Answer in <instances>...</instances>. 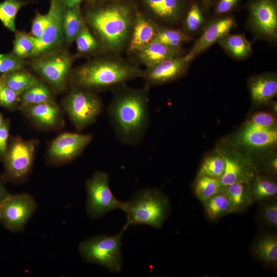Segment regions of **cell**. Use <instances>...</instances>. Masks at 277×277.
<instances>
[{"mask_svg":"<svg viewBox=\"0 0 277 277\" xmlns=\"http://www.w3.org/2000/svg\"><path fill=\"white\" fill-rule=\"evenodd\" d=\"M125 226L147 225L156 229L162 227L169 212L167 196L156 188L140 189L125 202Z\"/></svg>","mask_w":277,"mask_h":277,"instance_id":"cell-4","label":"cell"},{"mask_svg":"<svg viewBox=\"0 0 277 277\" xmlns=\"http://www.w3.org/2000/svg\"><path fill=\"white\" fill-rule=\"evenodd\" d=\"M66 8L80 6L82 0H61Z\"/></svg>","mask_w":277,"mask_h":277,"instance_id":"cell-46","label":"cell"},{"mask_svg":"<svg viewBox=\"0 0 277 277\" xmlns=\"http://www.w3.org/2000/svg\"><path fill=\"white\" fill-rule=\"evenodd\" d=\"M9 124L4 121L0 126V157L4 159L7 151V141L9 136Z\"/></svg>","mask_w":277,"mask_h":277,"instance_id":"cell-44","label":"cell"},{"mask_svg":"<svg viewBox=\"0 0 277 277\" xmlns=\"http://www.w3.org/2000/svg\"><path fill=\"white\" fill-rule=\"evenodd\" d=\"M190 63L185 57L177 56L166 60L144 71L143 77L148 87L163 84L179 77Z\"/></svg>","mask_w":277,"mask_h":277,"instance_id":"cell-15","label":"cell"},{"mask_svg":"<svg viewBox=\"0 0 277 277\" xmlns=\"http://www.w3.org/2000/svg\"><path fill=\"white\" fill-rule=\"evenodd\" d=\"M148 11L158 21L168 24L179 22L186 14L189 0H141Z\"/></svg>","mask_w":277,"mask_h":277,"instance_id":"cell-16","label":"cell"},{"mask_svg":"<svg viewBox=\"0 0 277 277\" xmlns=\"http://www.w3.org/2000/svg\"><path fill=\"white\" fill-rule=\"evenodd\" d=\"M66 8L61 0H50L49 22L39 38L33 37L34 47L31 56H39L60 47L63 38L62 19Z\"/></svg>","mask_w":277,"mask_h":277,"instance_id":"cell-11","label":"cell"},{"mask_svg":"<svg viewBox=\"0 0 277 277\" xmlns=\"http://www.w3.org/2000/svg\"><path fill=\"white\" fill-rule=\"evenodd\" d=\"M33 37L24 32H17L13 42L12 53L16 56L25 58L31 56L33 50Z\"/></svg>","mask_w":277,"mask_h":277,"instance_id":"cell-37","label":"cell"},{"mask_svg":"<svg viewBox=\"0 0 277 277\" xmlns=\"http://www.w3.org/2000/svg\"><path fill=\"white\" fill-rule=\"evenodd\" d=\"M218 43L230 55L237 59L245 58L251 52V44L243 35L227 34Z\"/></svg>","mask_w":277,"mask_h":277,"instance_id":"cell-27","label":"cell"},{"mask_svg":"<svg viewBox=\"0 0 277 277\" xmlns=\"http://www.w3.org/2000/svg\"><path fill=\"white\" fill-rule=\"evenodd\" d=\"M19 99L22 106L54 102L51 90L41 82L20 95Z\"/></svg>","mask_w":277,"mask_h":277,"instance_id":"cell-31","label":"cell"},{"mask_svg":"<svg viewBox=\"0 0 277 277\" xmlns=\"http://www.w3.org/2000/svg\"><path fill=\"white\" fill-rule=\"evenodd\" d=\"M86 188V211L92 219L101 217L112 210H123L125 202L117 200L113 195L109 187V176L107 173L95 172L87 181Z\"/></svg>","mask_w":277,"mask_h":277,"instance_id":"cell-6","label":"cell"},{"mask_svg":"<svg viewBox=\"0 0 277 277\" xmlns=\"http://www.w3.org/2000/svg\"><path fill=\"white\" fill-rule=\"evenodd\" d=\"M144 71L125 61L111 58L91 61L71 72L76 88L89 91L115 89L130 80L142 77Z\"/></svg>","mask_w":277,"mask_h":277,"instance_id":"cell-3","label":"cell"},{"mask_svg":"<svg viewBox=\"0 0 277 277\" xmlns=\"http://www.w3.org/2000/svg\"><path fill=\"white\" fill-rule=\"evenodd\" d=\"M250 183L238 182L224 187V191L230 200L234 212L240 211L253 203Z\"/></svg>","mask_w":277,"mask_h":277,"instance_id":"cell-24","label":"cell"},{"mask_svg":"<svg viewBox=\"0 0 277 277\" xmlns=\"http://www.w3.org/2000/svg\"><path fill=\"white\" fill-rule=\"evenodd\" d=\"M234 24L230 16H221L210 21L204 28L200 37L196 41L190 51L185 55L191 62L222 37L228 34Z\"/></svg>","mask_w":277,"mask_h":277,"instance_id":"cell-13","label":"cell"},{"mask_svg":"<svg viewBox=\"0 0 277 277\" xmlns=\"http://www.w3.org/2000/svg\"><path fill=\"white\" fill-rule=\"evenodd\" d=\"M203 5L191 2L186 13L185 27L187 31L194 32L199 30L204 21Z\"/></svg>","mask_w":277,"mask_h":277,"instance_id":"cell-35","label":"cell"},{"mask_svg":"<svg viewBox=\"0 0 277 277\" xmlns=\"http://www.w3.org/2000/svg\"><path fill=\"white\" fill-rule=\"evenodd\" d=\"M149 88L123 85L113 89L107 113L116 137L123 144L136 145L144 137L150 120Z\"/></svg>","mask_w":277,"mask_h":277,"instance_id":"cell-1","label":"cell"},{"mask_svg":"<svg viewBox=\"0 0 277 277\" xmlns=\"http://www.w3.org/2000/svg\"><path fill=\"white\" fill-rule=\"evenodd\" d=\"M254 256L270 267L277 266V237L274 234H264L255 241L252 247Z\"/></svg>","mask_w":277,"mask_h":277,"instance_id":"cell-23","label":"cell"},{"mask_svg":"<svg viewBox=\"0 0 277 277\" xmlns=\"http://www.w3.org/2000/svg\"><path fill=\"white\" fill-rule=\"evenodd\" d=\"M117 0H85L90 6H96Z\"/></svg>","mask_w":277,"mask_h":277,"instance_id":"cell-47","label":"cell"},{"mask_svg":"<svg viewBox=\"0 0 277 277\" xmlns=\"http://www.w3.org/2000/svg\"><path fill=\"white\" fill-rule=\"evenodd\" d=\"M71 65L70 55L58 49L36 57L32 62L33 69L58 91L65 88Z\"/></svg>","mask_w":277,"mask_h":277,"instance_id":"cell-8","label":"cell"},{"mask_svg":"<svg viewBox=\"0 0 277 277\" xmlns=\"http://www.w3.org/2000/svg\"><path fill=\"white\" fill-rule=\"evenodd\" d=\"M225 167L224 156L215 154L208 156L203 162L198 176H207L220 179Z\"/></svg>","mask_w":277,"mask_h":277,"instance_id":"cell-34","label":"cell"},{"mask_svg":"<svg viewBox=\"0 0 277 277\" xmlns=\"http://www.w3.org/2000/svg\"><path fill=\"white\" fill-rule=\"evenodd\" d=\"M84 22L80 6L66 8L63 16L62 29L68 43L70 44L75 40Z\"/></svg>","mask_w":277,"mask_h":277,"instance_id":"cell-26","label":"cell"},{"mask_svg":"<svg viewBox=\"0 0 277 277\" xmlns=\"http://www.w3.org/2000/svg\"><path fill=\"white\" fill-rule=\"evenodd\" d=\"M224 187L220 180L207 176H198L195 183L194 191L196 197L202 202L222 191Z\"/></svg>","mask_w":277,"mask_h":277,"instance_id":"cell-30","label":"cell"},{"mask_svg":"<svg viewBox=\"0 0 277 277\" xmlns=\"http://www.w3.org/2000/svg\"><path fill=\"white\" fill-rule=\"evenodd\" d=\"M32 196L26 193L10 194L0 205V220L13 232L25 227L36 208Z\"/></svg>","mask_w":277,"mask_h":277,"instance_id":"cell-9","label":"cell"},{"mask_svg":"<svg viewBox=\"0 0 277 277\" xmlns=\"http://www.w3.org/2000/svg\"><path fill=\"white\" fill-rule=\"evenodd\" d=\"M249 123L268 128H275L276 121L275 116L269 112H259L254 114Z\"/></svg>","mask_w":277,"mask_h":277,"instance_id":"cell-40","label":"cell"},{"mask_svg":"<svg viewBox=\"0 0 277 277\" xmlns=\"http://www.w3.org/2000/svg\"><path fill=\"white\" fill-rule=\"evenodd\" d=\"M206 8H209L212 5L214 0H199Z\"/></svg>","mask_w":277,"mask_h":277,"instance_id":"cell-48","label":"cell"},{"mask_svg":"<svg viewBox=\"0 0 277 277\" xmlns=\"http://www.w3.org/2000/svg\"><path fill=\"white\" fill-rule=\"evenodd\" d=\"M28 115L38 126L51 127L60 118L59 109L54 102L22 106Z\"/></svg>","mask_w":277,"mask_h":277,"instance_id":"cell-21","label":"cell"},{"mask_svg":"<svg viewBox=\"0 0 277 277\" xmlns=\"http://www.w3.org/2000/svg\"><path fill=\"white\" fill-rule=\"evenodd\" d=\"M128 228L112 236L98 235L81 243L78 251L87 262L100 265L110 271L120 272L122 268L121 239Z\"/></svg>","mask_w":277,"mask_h":277,"instance_id":"cell-5","label":"cell"},{"mask_svg":"<svg viewBox=\"0 0 277 277\" xmlns=\"http://www.w3.org/2000/svg\"><path fill=\"white\" fill-rule=\"evenodd\" d=\"M191 39L187 34L180 31L157 27V33L154 41L169 47L180 48L182 44Z\"/></svg>","mask_w":277,"mask_h":277,"instance_id":"cell-33","label":"cell"},{"mask_svg":"<svg viewBox=\"0 0 277 277\" xmlns=\"http://www.w3.org/2000/svg\"><path fill=\"white\" fill-rule=\"evenodd\" d=\"M239 1L240 0H214V12L220 15L228 13L235 7Z\"/></svg>","mask_w":277,"mask_h":277,"instance_id":"cell-43","label":"cell"},{"mask_svg":"<svg viewBox=\"0 0 277 277\" xmlns=\"http://www.w3.org/2000/svg\"><path fill=\"white\" fill-rule=\"evenodd\" d=\"M3 122H4V120L3 119V117H2V115H1V113H0V126L2 125Z\"/></svg>","mask_w":277,"mask_h":277,"instance_id":"cell-50","label":"cell"},{"mask_svg":"<svg viewBox=\"0 0 277 277\" xmlns=\"http://www.w3.org/2000/svg\"><path fill=\"white\" fill-rule=\"evenodd\" d=\"M157 27L143 14L135 13L130 37L129 51L136 53L152 42L156 35Z\"/></svg>","mask_w":277,"mask_h":277,"instance_id":"cell-17","label":"cell"},{"mask_svg":"<svg viewBox=\"0 0 277 277\" xmlns=\"http://www.w3.org/2000/svg\"><path fill=\"white\" fill-rule=\"evenodd\" d=\"M36 143L33 140L16 138L8 148L4 158L7 174L14 180L27 176L32 167Z\"/></svg>","mask_w":277,"mask_h":277,"instance_id":"cell-12","label":"cell"},{"mask_svg":"<svg viewBox=\"0 0 277 277\" xmlns=\"http://www.w3.org/2000/svg\"><path fill=\"white\" fill-rule=\"evenodd\" d=\"M1 205V204H0Z\"/></svg>","mask_w":277,"mask_h":277,"instance_id":"cell-51","label":"cell"},{"mask_svg":"<svg viewBox=\"0 0 277 277\" xmlns=\"http://www.w3.org/2000/svg\"><path fill=\"white\" fill-rule=\"evenodd\" d=\"M19 98L16 92L4 85L0 91V105L11 108L16 105Z\"/></svg>","mask_w":277,"mask_h":277,"instance_id":"cell-42","label":"cell"},{"mask_svg":"<svg viewBox=\"0 0 277 277\" xmlns=\"http://www.w3.org/2000/svg\"><path fill=\"white\" fill-rule=\"evenodd\" d=\"M25 65L24 58L19 57L12 53L0 54V73L21 70Z\"/></svg>","mask_w":277,"mask_h":277,"instance_id":"cell-38","label":"cell"},{"mask_svg":"<svg viewBox=\"0 0 277 277\" xmlns=\"http://www.w3.org/2000/svg\"><path fill=\"white\" fill-rule=\"evenodd\" d=\"M250 187L253 202L271 199L277 194L276 183L267 177L257 176Z\"/></svg>","mask_w":277,"mask_h":277,"instance_id":"cell-29","label":"cell"},{"mask_svg":"<svg viewBox=\"0 0 277 277\" xmlns=\"http://www.w3.org/2000/svg\"><path fill=\"white\" fill-rule=\"evenodd\" d=\"M3 181L0 179V204L10 195Z\"/></svg>","mask_w":277,"mask_h":277,"instance_id":"cell-45","label":"cell"},{"mask_svg":"<svg viewBox=\"0 0 277 277\" xmlns=\"http://www.w3.org/2000/svg\"><path fill=\"white\" fill-rule=\"evenodd\" d=\"M249 23L259 37L275 41L277 37L276 0H251L248 5Z\"/></svg>","mask_w":277,"mask_h":277,"instance_id":"cell-10","label":"cell"},{"mask_svg":"<svg viewBox=\"0 0 277 277\" xmlns=\"http://www.w3.org/2000/svg\"><path fill=\"white\" fill-rule=\"evenodd\" d=\"M253 101L257 104L266 103L277 94V80L275 75L265 74L253 78L250 84Z\"/></svg>","mask_w":277,"mask_h":277,"instance_id":"cell-22","label":"cell"},{"mask_svg":"<svg viewBox=\"0 0 277 277\" xmlns=\"http://www.w3.org/2000/svg\"><path fill=\"white\" fill-rule=\"evenodd\" d=\"M180 52V48L169 47L154 41L136 54L147 69L166 60L179 56Z\"/></svg>","mask_w":277,"mask_h":277,"instance_id":"cell-19","label":"cell"},{"mask_svg":"<svg viewBox=\"0 0 277 277\" xmlns=\"http://www.w3.org/2000/svg\"><path fill=\"white\" fill-rule=\"evenodd\" d=\"M203 203L207 215L212 220L217 219L234 212L224 190Z\"/></svg>","mask_w":277,"mask_h":277,"instance_id":"cell-28","label":"cell"},{"mask_svg":"<svg viewBox=\"0 0 277 277\" xmlns=\"http://www.w3.org/2000/svg\"><path fill=\"white\" fill-rule=\"evenodd\" d=\"M64 107L75 126L82 129L96 120L103 111V103L91 91L75 87L65 98Z\"/></svg>","mask_w":277,"mask_h":277,"instance_id":"cell-7","label":"cell"},{"mask_svg":"<svg viewBox=\"0 0 277 277\" xmlns=\"http://www.w3.org/2000/svg\"><path fill=\"white\" fill-rule=\"evenodd\" d=\"M91 140L90 134L63 133L52 142L49 149V156L58 162L71 160L81 153Z\"/></svg>","mask_w":277,"mask_h":277,"instance_id":"cell-14","label":"cell"},{"mask_svg":"<svg viewBox=\"0 0 277 277\" xmlns=\"http://www.w3.org/2000/svg\"><path fill=\"white\" fill-rule=\"evenodd\" d=\"M135 14L130 5L116 1L90 6L86 11L85 22L100 46L117 52L130 37Z\"/></svg>","mask_w":277,"mask_h":277,"instance_id":"cell-2","label":"cell"},{"mask_svg":"<svg viewBox=\"0 0 277 277\" xmlns=\"http://www.w3.org/2000/svg\"><path fill=\"white\" fill-rule=\"evenodd\" d=\"M263 221L273 228L277 227V203L273 201L264 205L261 210Z\"/></svg>","mask_w":277,"mask_h":277,"instance_id":"cell-39","label":"cell"},{"mask_svg":"<svg viewBox=\"0 0 277 277\" xmlns=\"http://www.w3.org/2000/svg\"><path fill=\"white\" fill-rule=\"evenodd\" d=\"M240 141L252 149H263L274 145L277 141L276 128H268L248 123L240 135Z\"/></svg>","mask_w":277,"mask_h":277,"instance_id":"cell-18","label":"cell"},{"mask_svg":"<svg viewBox=\"0 0 277 277\" xmlns=\"http://www.w3.org/2000/svg\"><path fill=\"white\" fill-rule=\"evenodd\" d=\"M225 167L220 181L224 187L238 182L250 183L253 177V172L248 164L233 156H224Z\"/></svg>","mask_w":277,"mask_h":277,"instance_id":"cell-20","label":"cell"},{"mask_svg":"<svg viewBox=\"0 0 277 277\" xmlns=\"http://www.w3.org/2000/svg\"><path fill=\"white\" fill-rule=\"evenodd\" d=\"M1 77L4 85L19 96L39 82L33 75L22 69L3 74Z\"/></svg>","mask_w":277,"mask_h":277,"instance_id":"cell-25","label":"cell"},{"mask_svg":"<svg viewBox=\"0 0 277 277\" xmlns=\"http://www.w3.org/2000/svg\"><path fill=\"white\" fill-rule=\"evenodd\" d=\"M4 83L1 77H0V91L2 89L3 86H4Z\"/></svg>","mask_w":277,"mask_h":277,"instance_id":"cell-49","label":"cell"},{"mask_svg":"<svg viewBox=\"0 0 277 277\" xmlns=\"http://www.w3.org/2000/svg\"><path fill=\"white\" fill-rule=\"evenodd\" d=\"M75 41L78 52L82 54L92 53L97 50L100 47L98 41L91 33L85 22Z\"/></svg>","mask_w":277,"mask_h":277,"instance_id":"cell-36","label":"cell"},{"mask_svg":"<svg viewBox=\"0 0 277 277\" xmlns=\"http://www.w3.org/2000/svg\"><path fill=\"white\" fill-rule=\"evenodd\" d=\"M49 20L48 12L45 14L37 13L32 21L31 35L35 38H39L46 28Z\"/></svg>","mask_w":277,"mask_h":277,"instance_id":"cell-41","label":"cell"},{"mask_svg":"<svg viewBox=\"0 0 277 277\" xmlns=\"http://www.w3.org/2000/svg\"><path fill=\"white\" fill-rule=\"evenodd\" d=\"M27 5L22 0H4L0 3V21L12 32L16 31L15 21L21 8Z\"/></svg>","mask_w":277,"mask_h":277,"instance_id":"cell-32","label":"cell"}]
</instances>
